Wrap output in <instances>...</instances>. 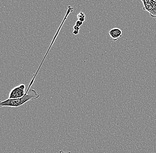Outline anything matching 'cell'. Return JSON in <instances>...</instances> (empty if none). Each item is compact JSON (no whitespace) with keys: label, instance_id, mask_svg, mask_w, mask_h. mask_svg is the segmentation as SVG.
Returning <instances> with one entry per match:
<instances>
[{"label":"cell","instance_id":"8","mask_svg":"<svg viewBox=\"0 0 156 153\" xmlns=\"http://www.w3.org/2000/svg\"><path fill=\"white\" fill-rule=\"evenodd\" d=\"M73 34L75 35H77L79 34V31H76V30H74L73 32Z\"/></svg>","mask_w":156,"mask_h":153},{"label":"cell","instance_id":"6","mask_svg":"<svg viewBox=\"0 0 156 153\" xmlns=\"http://www.w3.org/2000/svg\"><path fill=\"white\" fill-rule=\"evenodd\" d=\"M83 24V22H81L80 20H78L77 21H76V25L77 26L80 28V27Z\"/></svg>","mask_w":156,"mask_h":153},{"label":"cell","instance_id":"7","mask_svg":"<svg viewBox=\"0 0 156 153\" xmlns=\"http://www.w3.org/2000/svg\"><path fill=\"white\" fill-rule=\"evenodd\" d=\"M73 28H74V30H76V31H80V27H78L76 25H75V26L73 27Z\"/></svg>","mask_w":156,"mask_h":153},{"label":"cell","instance_id":"2","mask_svg":"<svg viewBox=\"0 0 156 153\" xmlns=\"http://www.w3.org/2000/svg\"><path fill=\"white\" fill-rule=\"evenodd\" d=\"M143 4V10L150 13L151 17L156 18V1L141 0Z\"/></svg>","mask_w":156,"mask_h":153},{"label":"cell","instance_id":"1","mask_svg":"<svg viewBox=\"0 0 156 153\" xmlns=\"http://www.w3.org/2000/svg\"><path fill=\"white\" fill-rule=\"evenodd\" d=\"M40 95L37 93L35 90L33 89H28L23 97L17 99H7L0 102V107H19L25 104L30 101L34 100L38 98Z\"/></svg>","mask_w":156,"mask_h":153},{"label":"cell","instance_id":"9","mask_svg":"<svg viewBox=\"0 0 156 153\" xmlns=\"http://www.w3.org/2000/svg\"><path fill=\"white\" fill-rule=\"evenodd\" d=\"M58 153H71V152L70 151L65 152L63 151H60Z\"/></svg>","mask_w":156,"mask_h":153},{"label":"cell","instance_id":"5","mask_svg":"<svg viewBox=\"0 0 156 153\" xmlns=\"http://www.w3.org/2000/svg\"><path fill=\"white\" fill-rule=\"evenodd\" d=\"M77 18L78 20L80 19H81V18H85V15L84 13L83 12H80V13L77 15Z\"/></svg>","mask_w":156,"mask_h":153},{"label":"cell","instance_id":"3","mask_svg":"<svg viewBox=\"0 0 156 153\" xmlns=\"http://www.w3.org/2000/svg\"><path fill=\"white\" fill-rule=\"evenodd\" d=\"M25 85L24 84L15 87L10 92L9 99H13L23 97L25 94Z\"/></svg>","mask_w":156,"mask_h":153},{"label":"cell","instance_id":"4","mask_svg":"<svg viewBox=\"0 0 156 153\" xmlns=\"http://www.w3.org/2000/svg\"><path fill=\"white\" fill-rule=\"evenodd\" d=\"M110 39L113 41H116L122 36V32L119 28H114L109 32Z\"/></svg>","mask_w":156,"mask_h":153}]
</instances>
